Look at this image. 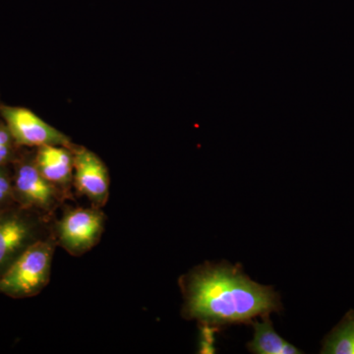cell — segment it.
<instances>
[{"instance_id":"cell-8","label":"cell","mask_w":354,"mask_h":354,"mask_svg":"<svg viewBox=\"0 0 354 354\" xmlns=\"http://www.w3.org/2000/svg\"><path fill=\"white\" fill-rule=\"evenodd\" d=\"M71 147H39L35 155L41 176L64 193L73 184L74 155Z\"/></svg>"},{"instance_id":"cell-13","label":"cell","mask_w":354,"mask_h":354,"mask_svg":"<svg viewBox=\"0 0 354 354\" xmlns=\"http://www.w3.org/2000/svg\"><path fill=\"white\" fill-rule=\"evenodd\" d=\"M203 325L204 326L202 328L200 353H213L214 333H215V330L213 329L212 325H208V324H203Z\"/></svg>"},{"instance_id":"cell-7","label":"cell","mask_w":354,"mask_h":354,"mask_svg":"<svg viewBox=\"0 0 354 354\" xmlns=\"http://www.w3.org/2000/svg\"><path fill=\"white\" fill-rule=\"evenodd\" d=\"M74 155L73 185L77 192L87 197L95 208L108 202L111 177L108 167L97 153L83 146L72 145Z\"/></svg>"},{"instance_id":"cell-14","label":"cell","mask_w":354,"mask_h":354,"mask_svg":"<svg viewBox=\"0 0 354 354\" xmlns=\"http://www.w3.org/2000/svg\"><path fill=\"white\" fill-rule=\"evenodd\" d=\"M1 104H1V102H0V106H1Z\"/></svg>"},{"instance_id":"cell-5","label":"cell","mask_w":354,"mask_h":354,"mask_svg":"<svg viewBox=\"0 0 354 354\" xmlns=\"http://www.w3.org/2000/svg\"><path fill=\"white\" fill-rule=\"evenodd\" d=\"M0 115L18 146L39 148L46 145H73L64 133L51 127L30 109L1 104Z\"/></svg>"},{"instance_id":"cell-6","label":"cell","mask_w":354,"mask_h":354,"mask_svg":"<svg viewBox=\"0 0 354 354\" xmlns=\"http://www.w3.org/2000/svg\"><path fill=\"white\" fill-rule=\"evenodd\" d=\"M14 199L32 211L50 212L57 206L62 191L46 180L32 158H23L16 167L13 180Z\"/></svg>"},{"instance_id":"cell-12","label":"cell","mask_w":354,"mask_h":354,"mask_svg":"<svg viewBox=\"0 0 354 354\" xmlns=\"http://www.w3.org/2000/svg\"><path fill=\"white\" fill-rule=\"evenodd\" d=\"M14 199L13 180L6 165L0 167V207Z\"/></svg>"},{"instance_id":"cell-3","label":"cell","mask_w":354,"mask_h":354,"mask_svg":"<svg viewBox=\"0 0 354 354\" xmlns=\"http://www.w3.org/2000/svg\"><path fill=\"white\" fill-rule=\"evenodd\" d=\"M27 209H0V277L35 242L46 239V223Z\"/></svg>"},{"instance_id":"cell-2","label":"cell","mask_w":354,"mask_h":354,"mask_svg":"<svg viewBox=\"0 0 354 354\" xmlns=\"http://www.w3.org/2000/svg\"><path fill=\"white\" fill-rule=\"evenodd\" d=\"M55 239L35 242L0 277V293L13 298L31 297L46 288L50 279Z\"/></svg>"},{"instance_id":"cell-9","label":"cell","mask_w":354,"mask_h":354,"mask_svg":"<svg viewBox=\"0 0 354 354\" xmlns=\"http://www.w3.org/2000/svg\"><path fill=\"white\" fill-rule=\"evenodd\" d=\"M254 339L249 342V351L256 354H298L302 353L290 342L281 339L272 328L269 317L263 318V322H253Z\"/></svg>"},{"instance_id":"cell-1","label":"cell","mask_w":354,"mask_h":354,"mask_svg":"<svg viewBox=\"0 0 354 354\" xmlns=\"http://www.w3.org/2000/svg\"><path fill=\"white\" fill-rule=\"evenodd\" d=\"M180 286L184 318L202 324H252L283 310L274 288L253 281L239 265L206 263L183 277Z\"/></svg>"},{"instance_id":"cell-4","label":"cell","mask_w":354,"mask_h":354,"mask_svg":"<svg viewBox=\"0 0 354 354\" xmlns=\"http://www.w3.org/2000/svg\"><path fill=\"white\" fill-rule=\"evenodd\" d=\"M104 220V213L95 207L71 209L57 223L55 241L71 255H83L101 239Z\"/></svg>"},{"instance_id":"cell-11","label":"cell","mask_w":354,"mask_h":354,"mask_svg":"<svg viewBox=\"0 0 354 354\" xmlns=\"http://www.w3.org/2000/svg\"><path fill=\"white\" fill-rule=\"evenodd\" d=\"M16 146L18 145L6 122L0 121V167L10 164L16 160Z\"/></svg>"},{"instance_id":"cell-10","label":"cell","mask_w":354,"mask_h":354,"mask_svg":"<svg viewBox=\"0 0 354 354\" xmlns=\"http://www.w3.org/2000/svg\"><path fill=\"white\" fill-rule=\"evenodd\" d=\"M322 353L354 354V313H349L324 344Z\"/></svg>"}]
</instances>
